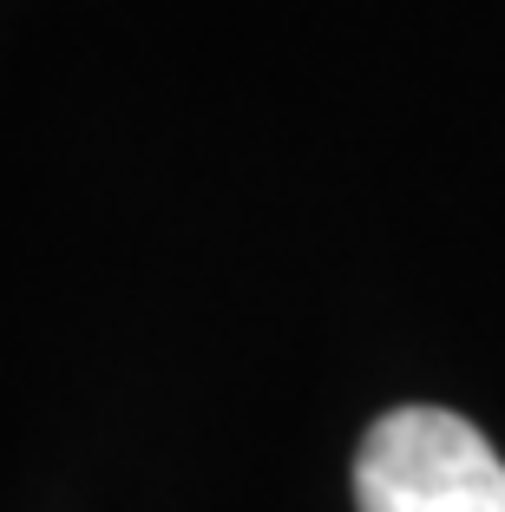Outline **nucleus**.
I'll use <instances>...</instances> for the list:
<instances>
[{
  "label": "nucleus",
  "mask_w": 505,
  "mask_h": 512,
  "mask_svg": "<svg viewBox=\"0 0 505 512\" xmlns=\"http://www.w3.org/2000/svg\"><path fill=\"white\" fill-rule=\"evenodd\" d=\"M361 512H505V460L446 407H394L355 453Z\"/></svg>",
  "instance_id": "f257e3e1"
}]
</instances>
